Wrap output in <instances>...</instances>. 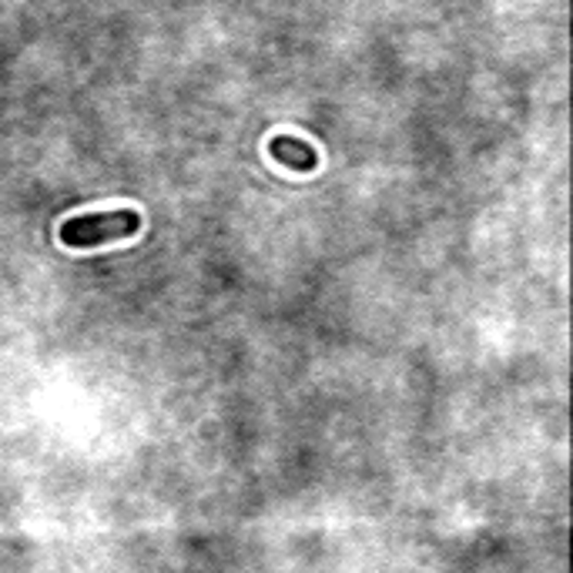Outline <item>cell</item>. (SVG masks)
<instances>
[{
    "label": "cell",
    "instance_id": "obj_1",
    "mask_svg": "<svg viewBox=\"0 0 573 573\" xmlns=\"http://www.w3.org/2000/svg\"><path fill=\"white\" fill-rule=\"evenodd\" d=\"M141 228V215L135 209H114V212H85V215H71L58 238L61 245L74 252H91L98 245L117 241V238H132Z\"/></svg>",
    "mask_w": 573,
    "mask_h": 573
},
{
    "label": "cell",
    "instance_id": "obj_2",
    "mask_svg": "<svg viewBox=\"0 0 573 573\" xmlns=\"http://www.w3.org/2000/svg\"><path fill=\"white\" fill-rule=\"evenodd\" d=\"M269 154L278 161V165H285L289 172H299V175H309V172L319 169V151L309 141L296 138V135L269 138Z\"/></svg>",
    "mask_w": 573,
    "mask_h": 573
}]
</instances>
